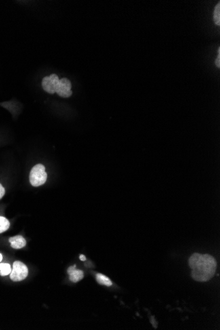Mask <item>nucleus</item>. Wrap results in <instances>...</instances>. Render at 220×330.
I'll return each mask as SVG.
<instances>
[{
	"instance_id": "8",
	"label": "nucleus",
	"mask_w": 220,
	"mask_h": 330,
	"mask_svg": "<svg viewBox=\"0 0 220 330\" xmlns=\"http://www.w3.org/2000/svg\"><path fill=\"white\" fill-rule=\"evenodd\" d=\"M96 280L98 284L100 285L106 286L107 287H110V286H112V282L108 278L107 276H106L105 275L102 274H96Z\"/></svg>"
},
{
	"instance_id": "12",
	"label": "nucleus",
	"mask_w": 220,
	"mask_h": 330,
	"mask_svg": "<svg viewBox=\"0 0 220 330\" xmlns=\"http://www.w3.org/2000/svg\"><path fill=\"white\" fill-rule=\"evenodd\" d=\"M5 194V188L3 187V185L0 183V200L3 198Z\"/></svg>"
},
{
	"instance_id": "4",
	"label": "nucleus",
	"mask_w": 220,
	"mask_h": 330,
	"mask_svg": "<svg viewBox=\"0 0 220 330\" xmlns=\"http://www.w3.org/2000/svg\"><path fill=\"white\" fill-rule=\"evenodd\" d=\"M58 76L56 74H52L50 76H45L42 81V87L45 92L53 94L56 93V88L59 83Z\"/></svg>"
},
{
	"instance_id": "10",
	"label": "nucleus",
	"mask_w": 220,
	"mask_h": 330,
	"mask_svg": "<svg viewBox=\"0 0 220 330\" xmlns=\"http://www.w3.org/2000/svg\"><path fill=\"white\" fill-rule=\"evenodd\" d=\"M12 270L11 265L7 263H0V275L1 276H6L10 274Z\"/></svg>"
},
{
	"instance_id": "14",
	"label": "nucleus",
	"mask_w": 220,
	"mask_h": 330,
	"mask_svg": "<svg viewBox=\"0 0 220 330\" xmlns=\"http://www.w3.org/2000/svg\"><path fill=\"white\" fill-rule=\"evenodd\" d=\"M80 259L81 261H86V257H85V255H81L80 256Z\"/></svg>"
},
{
	"instance_id": "7",
	"label": "nucleus",
	"mask_w": 220,
	"mask_h": 330,
	"mask_svg": "<svg viewBox=\"0 0 220 330\" xmlns=\"http://www.w3.org/2000/svg\"><path fill=\"white\" fill-rule=\"evenodd\" d=\"M9 242L11 247L14 249H21L26 245V240L22 235H16L9 238Z\"/></svg>"
},
{
	"instance_id": "6",
	"label": "nucleus",
	"mask_w": 220,
	"mask_h": 330,
	"mask_svg": "<svg viewBox=\"0 0 220 330\" xmlns=\"http://www.w3.org/2000/svg\"><path fill=\"white\" fill-rule=\"evenodd\" d=\"M67 273L69 275V280L73 283L79 282L84 278V273L82 270H77L75 265L69 267L68 268Z\"/></svg>"
},
{
	"instance_id": "15",
	"label": "nucleus",
	"mask_w": 220,
	"mask_h": 330,
	"mask_svg": "<svg viewBox=\"0 0 220 330\" xmlns=\"http://www.w3.org/2000/svg\"><path fill=\"white\" fill-rule=\"evenodd\" d=\"M3 259V256L1 255V254H0V263H1V261H2Z\"/></svg>"
},
{
	"instance_id": "1",
	"label": "nucleus",
	"mask_w": 220,
	"mask_h": 330,
	"mask_svg": "<svg viewBox=\"0 0 220 330\" xmlns=\"http://www.w3.org/2000/svg\"><path fill=\"white\" fill-rule=\"evenodd\" d=\"M189 266L192 270L191 276L197 282H207L215 274L217 263L209 255L195 253L189 260Z\"/></svg>"
},
{
	"instance_id": "5",
	"label": "nucleus",
	"mask_w": 220,
	"mask_h": 330,
	"mask_svg": "<svg viewBox=\"0 0 220 330\" xmlns=\"http://www.w3.org/2000/svg\"><path fill=\"white\" fill-rule=\"evenodd\" d=\"M72 85L71 81L67 78H62L60 79L56 88V93L58 94L60 97L69 98L73 94L71 90Z\"/></svg>"
},
{
	"instance_id": "13",
	"label": "nucleus",
	"mask_w": 220,
	"mask_h": 330,
	"mask_svg": "<svg viewBox=\"0 0 220 330\" xmlns=\"http://www.w3.org/2000/svg\"><path fill=\"white\" fill-rule=\"evenodd\" d=\"M216 65L218 68L220 67V48L218 49V56L215 61Z\"/></svg>"
},
{
	"instance_id": "3",
	"label": "nucleus",
	"mask_w": 220,
	"mask_h": 330,
	"mask_svg": "<svg viewBox=\"0 0 220 330\" xmlns=\"http://www.w3.org/2000/svg\"><path fill=\"white\" fill-rule=\"evenodd\" d=\"M28 270L27 266L21 261H15L13 264L9 278L14 282H22L25 280L28 276Z\"/></svg>"
},
{
	"instance_id": "11",
	"label": "nucleus",
	"mask_w": 220,
	"mask_h": 330,
	"mask_svg": "<svg viewBox=\"0 0 220 330\" xmlns=\"http://www.w3.org/2000/svg\"><path fill=\"white\" fill-rule=\"evenodd\" d=\"M214 21L216 25H220V3L216 5L214 12Z\"/></svg>"
},
{
	"instance_id": "2",
	"label": "nucleus",
	"mask_w": 220,
	"mask_h": 330,
	"mask_svg": "<svg viewBox=\"0 0 220 330\" xmlns=\"http://www.w3.org/2000/svg\"><path fill=\"white\" fill-rule=\"evenodd\" d=\"M47 175L44 166L43 164H37L32 168L30 172L29 181L32 186L35 187H40L44 185L46 181Z\"/></svg>"
},
{
	"instance_id": "9",
	"label": "nucleus",
	"mask_w": 220,
	"mask_h": 330,
	"mask_svg": "<svg viewBox=\"0 0 220 330\" xmlns=\"http://www.w3.org/2000/svg\"><path fill=\"white\" fill-rule=\"evenodd\" d=\"M10 227V222L6 218L0 216V234L8 230Z\"/></svg>"
}]
</instances>
